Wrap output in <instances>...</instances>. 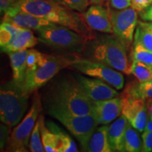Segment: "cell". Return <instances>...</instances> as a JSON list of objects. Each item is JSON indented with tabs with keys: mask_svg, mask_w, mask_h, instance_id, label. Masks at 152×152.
<instances>
[{
	"mask_svg": "<svg viewBox=\"0 0 152 152\" xmlns=\"http://www.w3.org/2000/svg\"><path fill=\"white\" fill-rule=\"evenodd\" d=\"M77 55H49L41 53L37 65L27 69L23 85L30 94L47 84L57 73L68 68Z\"/></svg>",
	"mask_w": 152,
	"mask_h": 152,
	"instance_id": "cell-5",
	"label": "cell"
},
{
	"mask_svg": "<svg viewBox=\"0 0 152 152\" xmlns=\"http://www.w3.org/2000/svg\"><path fill=\"white\" fill-rule=\"evenodd\" d=\"M16 1L17 0H0V10L1 14H4L9 9L13 7Z\"/></svg>",
	"mask_w": 152,
	"mask_h": 152,
	"instance_id": "cell-35",
	"label": "cell"
},
{
	"mask_svg": "<svg viewBox=\"0 0 152 152\" xmlns=\"http://www.w3.org/2000/svg\"><path fill=\"white\" fill-rule=\"evenodd\" d=\"M149 85H150V86H151V87H152V80L151 81H149Z\"/></svg>",
	"mask_w": 152,
	"mask_h": 152,
	"instance_id": "cell-40",
	"label": "cell"
},
{
	"mask_svg": "<svg viewBox=\"0 0 152 152\" xmlns=\"http://www.w3.org/2000/svg\"><path fill=\"white\" fill-rule=\"evenodd\" d=\"M38 39L53 49L81 53L86 49L88 39L80 34L61 25L52 23L37 30Z\"/></svg>",
	"mask_w": 152,
	"mask_h": 152,
	"instance_id": "cell-6",
	"label": "cell"
},
{
	"mask_svg": "<svg viewBox=\"0 0 152 152\" xmlns=\"http://www.w3.org/2000/svg\"><path fill=\"white\" fill-rule=\"evenodd\" d=\"M124 100L122 96L109 99L92 101L93 113L99 125H107L111 123L122 113Z\"/></svg>",
	"mask_w": 152,
	"mask_h": 152,
	"instance_id": "cell-12",
	"label": "cell"
},
{
	"mask_svg": "<svg viewBox=\"0 0 152 152\" xmlns=\"http://www.w3.org/2000/svg\"><path fill=\"white\" fill-rule=\"evenodd\" d=\"M133 60L138 61L152 66V52L140 43H133Z\"/></svg>",
	"mask_w": 152,
	"mask_h": 152,
	"instance_id": "cell-27",
	"label": "cell"
},
{
	"mask_svg": "<svg viewBox=\"0 0 152 152\" xmlns=\"http://www.w3.org/2000/svg\"><path fill=\"white\" fill-rule=\"evenodd\" d=\"M142 151H152V131H144L142 134Z\"/></svg>",
	"mask_w": 152,
	"mask_h": 152,
	"instance_id": "cell-31",
	"label": "cell"
},
{
	"mask_svg": "<svg viewBox=\"0 0 152 152\" xmlns=\"http://www.w3.org/2000/svg\"><path fill=\"white\" fill-rule=\"evenodd\" d=\"M68 68L75 70L94 78L105 82L120 90L124 86L125 78L122 72L114 69L102 63L81 58L77 56L74 62Z\"/></svg>",
	"mask_w": 152,
	"mask_h": 152,
	"instance_id": "cell-9",
	"label": "cell"
},
{
	"mask_svg": "<svg viewBox=\"0 0 152 152\" xmlns=\"http://www.w3.org/2000/svg\"><path fill=\"white\" fill-rule=\"evenodd\" d=\"M41 139L40 128H39V121L38 118L37 122H36L35 127H34L33 132L30 139L29 149L32 152H43L45 151Z\"/></svg>",
	"mask_w": 152,
	"mask_h": 152,
	"instance_id": "cell-28",
	"label": "cell"
},
{
	"mask_svg": "<svg viewBox=\"0 0 152 152\" xmlns=\"http://www.w3.org/2000/svg\"><path fill=\"white\" fill-rule=\"evenodd\" d=\"M85 21L92 30L101 33H113L111 13L102 4H93L83 14Z\"/></svg>",
	"mask_w": 152,
	"mask_h": 152,
	"instance_id": "cell-14",
	"label": "cell"
},
{
	"mask_svg": "<svg viewBox=\"0 0 152 152\" xmlns=\"http://www.w3.org/2000/svg\"><path fill=\"white\" fill-rule=\"evenodd\" d=\"M39 121L42 142L45 151L61 152V139L59 137L47 128L45 122V118L41 114L39 116Z\"/></svg>",
	"mask_w": 152,
	"mask_h": 152,
	"instance_id": "cell-21",
	"label": "cell"
},
{
	"mask_svg": "<svg viewBox=\"0 0 152 152\" xmlns=\"http://www.w3.org/2000/svg\"><path fill=\"white\" fill-rule=\"evenodd\" d=\"M41 52L33 49H28L27 56V69H31L37 65L40 57Z\"/></svg>",
	"mask_w": 152,
	"mask_h": 152,
	"instance_id": "cell-30",
	"label": "cell"
},
{
	"mask_svg": "<svg viewBox=\"0 0 152 152\" xmlns=\"http://www.w3.org/2000/svg\"><path fill=\"white\" fill-rule=\"evenodd\" d=\"M22 28L11 23L3 21L0 26V45L1 47L4 46L14 38Z\"/></svg>",
	"mask_w": 152,
	"mask_h": 152,
	"instance_id": "cell-26",
	"label": "cell"
},
{
	"mask_svg": "<svg viewBox=\"0 0 152 152\" xmlns=\"http://www.w3.org/2000/svg\"><path fill=\"white\" fill-rule=\"evenodd\" d=\"M62 2L77 12L83 13L90 5L89 0H62Z\"/></svg>",
	"mask_w": 152,
	"mask_h": 152,
	"instance_id": "cell-29",
	"label": "cell"
},
{
	"mask_svg": "<svg viewBox=\"0 0 152 152\" xmlns=\"http://www.w3.org/2000/svg\"><path fill=\"white\" fill-rule=\"evenodd\" d=\"M128 121L121 115L108 129V139L113 151H123V140Z\"/></svg>",
	"mask_w": 152,
	"mask_h": 152,
	"instance_id": "cell-17",
	"label": "cell"
},
{
	"mask_svg": "<svg viewBox=\"0 0 152 152\" xmlns=\"http://www.w3.org/2000/svg\"><path fill=\"white\" fill-rule=\"evenodd\" d=\"M11 7L44 18L53 23L69 28L92 41L95 34L87 25L84 16L64 4L54 0H17Z\"/></svg>",
	"mask_w": 152,
	"mask_h": 152,
	"instance_id": "cell-1",
	"label": "cell"
},
{
	"mask_svg": "<svg viewBox=\"0 0 152 152\" xmlns=\"http://www.w3.org/2000/svg\"><path fill=\"white\" fill-rule=\"evenodd\" d=\"M131 73L140 83H145L152 80V66L144 63L133 60Z\"/></svg>",
	"mask_w": 152,
	"mask_h": 152,
	"instance_id": "cell-25",
	"label": "cell"
},
{
	"mask_svg": "<svg viewBox=\"0 0 152 152\" xmlns=\"http://www.w3.org/2000/svg\"><path fill=\"white\" fill-rule=\"evenodd\" d=\"M142 150V143L138 133L128 122L123 140V151L140 152Z\"/></svg>",
	"mask_w": 152,
	"mask_h": 152,
	"instance_id": "cell-23",
	"label": "cell"
},
{
	"mask_svg": "<svg viewBox=\"0 0 152 152\" xmlns=\"http://www.w3.org/2000/svg\"><path fill=\"white\" fill-rule=\"evenodd\" d=\"M30 95L23 83L14 79L1 85L0 119L4 124L11 128L21 121L27 111Z\"/></svg>",
	"mask_w": 152,
	"mask_h": 152,
	"instance_id": "cell-3",
	"label": "cell"
},
{
	"mask_svg": "<svg viewBox=\"0 0 152 152\" xmlns=\"http://www.w3.org/2000/svg\"><path fill=\"white\" fill-rule=\"evenodd\" d=\"M108 125L97 128L90 139L85 151L90 152H112L113 149L108 139Z\"/></svg>",
	"mask_w": 152,
	"mask_h": 152,
	"instance_id": "cell-18",
	"label": "cell"
},
{
	"mask_svg": "<svg viewBox=\"0 0 152 152\" xmlns=\"http://www.w3.org/2000/svg\"><path fill=\"white\" fill-rule=\"evenodd\" d=\"M140 17L144 21L152 22V4L145 10L140 12Z\"/></svg>",
	"mask_w": 152,
	"mask_h": 152,
	"instance_id": "cell-36",
	"label": "cell"
},
{
	"mask_svg": "<svg viewBox=\"0 0 152 152\" xmlns=\"http://www.w3.org/2000/svg\"><path fill=\"white\" fill-rule=\"evenodd\" d=\"M47 112L75 137L85 151L90 137L99 125L94 113L85 115H75L58 111Z\"/></svg>",
	"mask_w": 152,
	"mask_h": 152,
	"instance_id": "cell-8",
	"label": "cell"
},
{
	"mask_svg": "<svg viewBox=\"0 0 152 152\" xmlns=\"http://www.w3.org/2000/svg\"><path fill=\"white\" fill-rule=\"evenodd\" d=\"M151 4L152 0H132L130 7H132L137 12H141L147 9Z\"/></svg>",
	"mask_w": 152,
	"mask_h": 152,
	"instance_id": "cell-32",
	"label": "cell"
},
{
	"mask_svg": "<svg viewBox=\"0 0 152 152\" xmlns=\"http://www.w3.org/2000/svg\"><path fill=\"white\" fill-rule=\"evenodd\" d=\"M54 1H62V0H54Z\"/></svg>",
	"mask_w": 152,
	"mask_h": 152,
	"instance_id": "cell-41",
	"label": "cell"
},
{
	"mask_svg": "<svg viewBox=\"0 0 152 152\" xmlns=\"http://www.w3.org/2000/svg\"><path fill=\"white\" fill-rule=\"evenodd\" d=\"M113 35L128 49L134 42V33L137 26V11L132 7L123 10H111Z\"/></svg>",
	"mask_w": 152,
	"mask_h": 152,
	"instance_id": "cell-10",
	"label": "cell"
},
{
	"mask_svg": "<svg viewBox=\"0 0 152 152\" xmlns=\"http://www.w3.org/2000/svg\"><path fill=\"white\" fill-rule=\"evenodd\" d=\"M128 49L114 35H106L93 39L90 53L93 61L130 75L132 63L129 61Z\"/></svg>",
	"mask_w": 152,
	"mask_h": 152,
	"instance_id": "cell-4",
	"label": "cell"
},
{
	"mask_svg": "<svg viewBox=\"0 0 152 152\" xmlns=\"http://www.w3.org/2000/svg\"><path fill=\"white\" fill-rule=\"evenodd\" d=\"M3 21L11 23L22 28L35 30H39L52 23L45 19L20 11L14 7H11L4 13Z\"/></svg>",
	"mask_w": 152,
	"mask_h": 152,
	"instance_id": "cell-15",
	"label": "cell"
},
{
	"mask_svg": "<svg viewBox=\"0 0 152 152\" xmlns=\"http://www.w3.org/2000/svg\"><path fill=\"white\" fill-rule=\"evenodd\" d=\"M28 49L7 53L10 58L13 79L23 83L27 71V56Z\"/></svg>",
	"mask_w": 152,
	"mask_h": 152,
	"instance_id": "cell-19",
	"label": "cell"
},
{
	"mask_svg": "<svg viewBox=\"0 0 152 152\" xmlns=\"http://www.w3.org/2000/svg\"><path fill=\"white\" fill-rule=\"evenodd\" d=\"M123 98L127 99H141L147 100L152 99V87L149 82L140 83L137 80L130 82L127 85L123 94L121 95Z\"/></svg>",
	"mask_w": 152,
	"mask_h": 152,
	"instance_id": "cell-20",
	"label": "cell"
},
{
	"mask_svg": "<svg viewBox=\"0 0 152 152\" xmlns=\"http://www.w3.org/2000/svg\"><path fill=\"white\" fill-rule=\"evenodd\" d=\"M47 128L59 137L61 139V152H75L77 151L75 143L72 139L64 133V131L58 128L57 125L51 121L47 122Z\"/></svg>",
	"mask_w": 152,
	"mask_h": 152,
	"instance_id": "cell-24",
	"label": "cell"
},
{
	"mask_svg": "<svg viewBox=\"0 0 152 152\" xmlns=\"http://www.w3.org/2000/svg\"><path fill=\"white\" fill-rule=\"evenodd\" d=\"M123 100L122 114L136 130L143 132L148 122L149 115L145 100L141 99L130 100L124 98Z\"/></svg>",
	"mask_w": 152,
	"mask_h": 152,
	"instance_id": "cell-13",
	"label": "cell"
},
{
	"mask_svg": "<svg viewBox=\"0 0 152 152\" xmlns=\"http://www.w3.org/2000/svg\"><path fill=\"white\" fill-rule=\"evenodd\" d=\"M8 125L1 124V150L6 149L5 148L7 147V142H8L9 136V129Z\"/></svg>",
	"mask_w": 152,
	"mask_h": 152,
	"instance_id": "cell-34",
	"label": "cell"
},
{
	"mask_svg": "<svg viewBox=\"0 0 152 152\" xmlns=\"http://www.w3.org/2000/svg\"><path fill=\"white\" fill-rule=\"evenodd\" d=\"M147 107L149 118L152 119V99L147 100Z\"/></svg>",
	"mask_w": 152,
	"mask_h": 152,
	"instance_id": "cell-37",
	"label": "cell"
},
{
	"mask_svg": "<svg viewBox=\"0 0 152 152\" xmlns=\"http://www.w3.org/2000/svg\"><path fill=\"white\" fill-rule=\"evenodd\" d=\"M133 43L141 44L152 52V22L138 21Z\"/></svg>",
	"mask_w": 152,
	"mask_h": 152,
	"instance_id": "cell-22",
	"label": "cell"
},
{
	"mask_svg": "<svg viewBox=\"0 0 152 152\" xmlns=\"http://www.w3.org/2000/svg\"><path fill=\"white\" fill-rule=\"evenodd\" d=\"M144 131H152V119L150 118L147 123Z\"/></svg>",
	"mask_w": 152,
	"mask_h": 152,
	"instance_id": "cell-38",
	"label": "cell"
},
{
	"mask_svg": "<svg viewBox=\"0 0 152 152\" xmlns=\"http://www.w3.org/2000/svg\"><path fill=\"white\" fill-rule=\"evenodd\" d=\"M90 4H103L105 1H108V0H89Z\"/></svg>",
	"mask_w": 152,
	"mask_h": 152,
	"instance_id": "cell-39",
	"label": "cell"
},
{
	"mask_svg": "<svg viewBox=\"0 0 152 152\" xmlns=\"http://www.w3.org/2000/svg\"><path fill=\"white\" fill-rule=\"evenodd\" d=\"M38 38L34 35L32 30L22 28L10 42L1 47L2 52L8 53L33 48L38 43Z\"/></svg>",
	"mask_w": 152,
	"mask_h": 152,
	"instance_id": "cell-16",
	"label": "cell"
},
{
	"mask_svg": "<svg viewBox=\"0 0 152 152\" xmlns=\"http://www.w3.org/2000/svg\"><path fill=\"white\" fill-rule=\"evenodd\" d=\"M131 1L132 0H109V4L115 10H123L130 7Z\"/></svg>",
	"mask_w": 152,
	"mask_h": 152,
	"instance_id": "cell-33",
	"label": "cell"
},
{
	"mask_svg": "<svg viewBox=\"0 0 152 152\" xmlns=\"http://www.w3.org/2000/svg\"><path fill=\"white\" fill-rule=\"evenodd\" d=\"M42 111L41 96L37 92H35L32 105L29 111L21 120L20 124L16 126L9 136L6 151L25 152L28 151L29 140L38 118Z\"/></svg>",
	"mask_w": 152,
	"mask_h": 152,
	"instance_id": "cell-7",
	"label": "cell"
},
{
	"mask_svg": "<svg viewBox=\"0 0 152 152\" xmlns=\"http://www.w3.org/2000/svg\"><path fill=\"white\" fill-rule=\"evenodd\" d=\"M75 77L86 94L93 101L109 99L119 96L116 89L99 79L90 78L80 74H76Z\"/></svg>",
	"mask_w": 152,
	"mask_h": 152,
	"instance_id": "cell-11",
	"label": "cell"
},
{
	"mask_svg": "<svg viewBox=\"0 0 152 152\" xmlns=\"http://www.w3.org/2000/svg\"><path fill=\"white\" fill-rule=\"evenodd\" d=\"M92 101L75 77L67 76L57 81L51 90L47 98V111L85 115L93 112Z\"/></svg>",
	"mask_w": 152,
	"mask_h": 152,
	"instance_id": "cell-2",
	"label": "cell"
}]
</instances>
